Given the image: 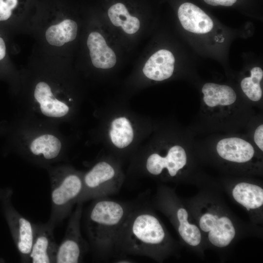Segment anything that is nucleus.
Instances as JSON below:
<instances>
[{"label":"nucleus","mask_w":263,"mask_h":263,"mask_svg":"<svg viewBox=\"0 0 263 263\" xmlns=\"http://www.w3.org/2000/svg\"><path fill=\"white\" fill-rule=\"evenodd\" d=\"M167 235L158 219L144 208L130 211L118 232L115 254L157 258L164 251Z\"/></svg>","instance_id":"obj_1"},{"label":"nucleus","mask_w":263,"mask_h":263,"mask_svg":"<svg viewBox=\"0 0 263 263\" xmlns=\"http://www.w3.org/2000/svg\"><path fill=\"white\" fill-rule=\"evenodd\" d=\"M132 208L127 204L106 197L94 200L88 209L86 229L95 253L102 258L115 254L118 232Z\"/></svg>","instance_id":"obj_2"},{"label":"nucleus","mask_w":263,"mask_h":263,"mask_svg":"<svg viewBox=\"0 0 263 263\" xmlns=\"http://www.w3.org/2000/svg\"><path fill=\"white\" fill-rule=\"evenodd\" d=\"M18 131V149L28 161L47 167L61 160L65 142L58 126L24 115Z\"/></svg>","instance_id":"obj_3"},{"label":"nucleus","mask_w":263,"mask_h":263,"mask_svg":"<svg viewBox=\"0 0 263 263\" xmlns=\"http://www.w3.org/2000/svg\"><path fill=\"white\" fill-rule=\"evenodd\" d=\"M51 211L48 223L54 227L70 214L83 187V174L69 166L49 167Z\"/></svg>","instance_id":"obj_4"},{"label":"nucleus","mask_w":263,"mask_h":263,"mask_svg":"<svg viewBox=\"0 0 263 263\" xmlns=\"http://www.w3.org/2000/svg\"><path fill=\"white\" fill-rule=\"evenodd\" d=\"M123 182L122 175L113 165L100 161L83 174L82 189L77 203L116 194Z\"/></svg>","instance_id":"obj_5"},{"label":"nucleus","mask_w":263,"mask_h":263,"mask_svg":"<svg viewBox=\"0 0 263 263\" xmlns=\"http://www.w3.org/2000/svg\"><path fill=\"white\" fill-rule=\"evenodd\" d=\"M82 206V203H77L70 218L64 237L58 245L56 263L81 262L88 251V243L83 238L80 229Z\"/></svg>","instance_id":"obj_6"},{"label":"nucleus","mask_w":263,"mask_h":263,"mask_svg":"<svg viewBox=\"0 0 263 263\" xmlns=\"http://www.w3.org/2000/svg\"><path fill=\"white\" fill-rule=\"evenodd\" d=\"M54 228L48 222L34 224V237L30 255L31 263H56L58 245L55 241Z\"/></svg>","instance_id":"obj_7"},{"label":"nucleus","mask_w":263,"mask_h":263,"mask_svg":"<svg viewBox=\"0 0 263 263\" xmlns=\"http://www.w3.org/2000/svg\"><path fill=\"white\" fill-rule=\"evenodd\" d=\"M199 225L202 231L209 232L210 242L217 247L226 246L235 235L234 225L226 216L219 217L212 213H205L200 219Z\"/></svg>","instance_id":"obj_8"},{"label":"nucleus","mask_w":263,"mask_h":263,"mask_svg":"<svg viewBox=\"0 0 263 263\" xmlns=\"http://www.w3.org/2000/svg\"><path fill=\"white\" fill-rule=\"evenodd\" d=\"M186 163L187 155L184 149L176 145L170 148L165 157L156 153L150 154L146 159L145 167L150 174L159 175L166 169L170 177H174Z\"/></svg>","instance_id":"obj_9"},{"label":"nucleus","mask_w":263,"mask_h":263,"mask_svg":"<svg viewBox=\"0 0 263 263\" xmlns=\"http://www.w3.org/2000/svg\"><path fill=\"white\" fill-rule=\"evenodd\" d=\"M179 20L185 29L196 34H205L210 31L213 23L210 18L196 5L185 2L178 10Z\"/></svg>","instance_id":"obj_10"},{"label":"nucleus","mask_w":263,"mask_h":263,"mask_svg":"<svg viewBox=\"0 0 263 263\" xmlns=\"http://www.w3.org/2000/svg\"><path fill=\"white\" fill-rule=\"evenodd\" d=\"M175 59L171 52L161 49L154 53L146 62L143 72L148 78L162 81L170 77L173 72Z\"/></svg>","instance_id":"obj_11"},{"label":"nucleus","mask_w":263,"mask_h":263,"mask_svg":"<svg viewBox=\"0 0 263 263\" xmlns=\"http://www.w3.org/2000/svg\"><path fill=\"white\" fill-rule=\"evenodd\" d=\"M216 149L222 158L237 163L246 162L254 154V148L250 143L237 137L221 140L217 145Z\"/></svg>","instance_id":"obj_12"},{"label":"nucleus","mask_w":263,"mask_h":263,"mask_svg":"<svg viewBox=\"0 0 263 263\" xmlns=\"http://www.w3.org/2000/svg\"><path fill=\"white\" fill-rule=\"evenodd\" d=\"M93 65L96 68L109 69L116 63V58L113 50L106 44L103 36L99 33L90 34L87 41Z\"/></svg>","instance_id":"obj_13"},{"label":"nucleus","mask_w":263,"mask_h":263,"mask_svg":"<svg viewBox=\"0 0 263 263\" xmlns=\"http://www.w3.org/2000/svg\"><path fill=\"white\" fill-rule=\"evenodd\" d=\"M204 101L210 107L217 105L227 106L236 100V94L229 86L213 83H206L202 88Z\"/></svg>","instance_id":"obj_14"},{"label":"nucleus","mask_w":263,"mask_h":263,"mask_svg":"<svg viewBox=\"0 0 263 263\" xmlns=\"http://www.w3.org/2000/svg\"><path fill=\"white\" fill-rule=\"evenodd\" d=\"M232 195L238 203L248 210L259 208L263 204V189L256 185L239 183L234 188Z\"/></svg>","instance_id":"obj_15"},{"label":"nucleus","mask_w":263,"mask_h":263,"mask_svg":"<svg viewBox=\"0 0 263 263\" xmlns=\"http://www.w3.org/2000/svg\"><path fill=\"white\" fill-rule=\"evenodd\" d=\"M77 31V23L73 20L66 19L50 26L46 31L45 38L50 45L60 47L74 40Z\"/></svg>","instance_id":"obj_16"},{"label":"nucleus","mask_w":263,"mask_h":263,"mask_svg":"<svg viewBox=\"0 0 263 263\" xmlns=\"http://www.w3.org/2000/svg\"><path fill=\"white\" fill-rule=\"evenodd\" d=\"M108 14L112 23L116 26H121L126 33L134 34L139 29V19L131 16L126 6L121 3L111 6Z\"/></svg>","instance_id":"obj_17"},{"label":"nucleus","mask_w":263,"mask_h":263,"mask_svg":"<svg viewBox=\"0 0 263 263\" xmlns=\"http://www.w3.org/2000/svg\"><path fill=\"white\" fill-rule=\"evenodd\" d=\"M109 134L112 143L119 149L128 146L133 138L132 126L125 117H118L113 121Z\"/></svg>","instance_id":"obj_18"},{"label":"nucleus","mask_w":263,"mask_h":263,"mask_svg":"<svg viewBox=\"0 0 263 263\" xmlns=\"http://www.w3.org/2000/svg\"><path fill=\"white\" fill-rule=\"evenodd\" d=\"M176 216L179 223L178 232L183 240L192 246L198 245L201 240V232L196 225L188 222L187 210L183 208H179Z\"/></svg>","instance_id":"obj_19"},{"label":"nucleus","mask_w":263,"mask_h":263,"mask_svg":"<svg viewBox=\"0 0 263 263\" xmlns=\"http://www.w3.org/2000/svg\"><path fill=\"white\" fill-rule=\"evenodd\" d=\"M250 72L251 76L244 78L241 81V86L251 100L257 101L263 95L260 82L263 77V71L261 68L256 67L252 68Z\"/></svg>","instance_id":"obj_20"},{"label":"nucleus","mask_w":263,"mask_h":263,"mask_svg":"<svg viewBox=\"0 0 263 263\" xmlns=\"http://www.w3.org/2000/svg\"><path fill=\"white\" fill-rule=\"evenodd\" d=\"M11 14L12 10L7 4L5 0H0V21L6 20Z\"/></svg>","instance_id":"obj_21"},{"label":"nucleus","mask_w":263,"mask_h":263,"mask_svg":"<svg viewBox=\"0 0 263 263\" xmlns=\"http://www.w3.org/2000/svg\"><path fill=\"white\" fill-rule=\"evenodd\" d=\"M254 139L256 144L263 150V125H261L256 129Z\"/></svg>","instance_id":"obj_22"},{"label":"nucleus","mask_w":263,"mask_h":263,"mask_svg":"<svg viewBox=\"0 0 263 263\" xmlns=\"http://www.w3.org/2000/svg\"><path fill=\"white\" fill-rule=\"evenodd\" d=\"M207 3L213 5H222L230 6L232 5L237 0H204Z\"/></svg>","instance_id":"obj_23"},{"label":"nucleus","mask_w":263,"mask_h":263,"mask_svg":"<svg viewBox=\"0 0 263 263\" xmlns=\"http://www.w3.org/2000/svg\"><path fill=\"white\" fill-rule=\"evenodd\" d=\"M6 54V47L4 40L0 37V60L2 59Z\"/></svg>","instance_id":"obj_24"},{"label":"nucleus","mask_w":263,"mask_h":263,"mask_svg":"<svg viewBox=\"0 0 263 263\" xmlns=\"http://www.w3.org/2000/svg\"><path fill=\"white\" fill-rule=\"evenodd\" d=\"M5 1L12 10L16 7L18 3V0H5Z\"/></svg>","instance_id":"obj_25"},{"label":"nucleus","mask_w":263,"mask_h":263,"mask_svg":"<svg viewBox=\"0 0 263 263\" xmlns=\"http://www.w3.org/2000/svg\"><path fill=\"white\" fill-rule=\"evenodd\" d=\"M116 263H132V261L130 259L127 258L126 257H121L118 258L117 260L115 261Z\"/></svg>","instance_id":"obj_26"}]
</instances>
